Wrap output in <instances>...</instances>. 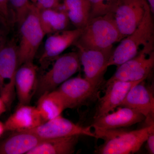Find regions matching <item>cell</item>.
Returning a JSON list of instances; mask_svg holds the SVG:
<instances>
[{"label":"cell","mask_w":154,"mask_h":154,"mask_svg":"<svg viewBox=\"0 0 154 154\" xmlns=\"http://www.w3.org/2000/svg\"><path fill=\"white\" fill-rule=\"evenodd\" d=\"M55 59L51 68L37 80L35 94L38 98L55 91L79 70L81 63L78 51L65 54Z\"/></svg>","instance_id":"5b68a950"},{"label":"cell","mask_w":154,"mask_h":154,"mask_svg":"<svg viewBox=\"0 0 154 154\" xmlns=\"http://www.w3.org/2000/svg\"><path fill=\"white\" fill-rule=\"evenodd\" d=\"M80 63L84 68L85 78L91 82L101 86L108 67L107 63L113 50L87 49L76 47Z\"/></svg>","instance_id":"8fae6325"},{"label":"cell","mask_w":154,"mask_h":154,"mask_svg":"<svg viewBox=\"0 0 154 154\" xmlns=\"http://www.w3.org/2000/svg\"><path fill=\"white\" fill-rule=\"evenodd\" d=\"M37 67L33 62L25 63L18 67L15 78V88L19 105H29L37 87Z\"/></svg>","instance_id":"5bb4252c"},{"label":"cell","mask_w":154,"mask_h":154,"mask_svg":"<svg viewBox=\"0 0 154 154\" xmlns=\"http://www.w3.org/2000/svg\"><path fill=\"white\" fill-rule=\"evenodd\" d=\"M144 120L142 114L129 107H122L112 113L94 119L91 126L94 130L116 129L131 126Z\"/></svg>","instance_id":"9a60e30c"},{"label":"cell","mask_w":154,"mask_h":154,"mask_svg":"<svg viewBox=\"0 0 154 154\" xmlns=\"http://www.w3.org/2000/svg\"><path fill=\"white\" fill-rule=\"evenodd\" d=\"M61 8L75 28L86 27L91 14V6L88 0H63Z\"/></svg>","instance_id":"44dd1931"},{"label":"cell","mask_w":154,"mask_h":154,"mask_svg":"<svg viewBox=\"0 0 154 154\" xmlns=\"http://www.w3.org/2000/svg\"><path fill=\"white\" fill-rule=\"evenodd\" d=\"M92 128L91 125L84 127L75 124L60 115L33 129L20 131L32 133L42 139L75 135L87 136L96 138L95 134L92 131Z\"/></svg>","instance_id":"9c48e42d"},{"label":"cell","mask_w":154,"mask_h":154,"mask_svg":"<svg viewBox=\"0 0 154 154\" xmlns=\"http://www.w3.org/2000/svg\"><path fill=\"white\" fill-rule=\"evenodd\" d=\"M17 23L19 27V42L17 49L19 66L25 63L33 62L45 34L35 4L30 5Z\"/></svg>","instance_id":"277c9868"},{"label":"cell","mask_w":154,"mask_h":154,"mask_svg":"<svg viewBox=\"0 0 154 154\" xmlns=\"http://www.w3.org/2000/svg\"><path fill=\"white\" fill-rule=\"evenodd\" d=\"M148 6L146 0H119L114 16L122 39L136 29Z\"/></svg>","instance_id":"30bf717a"},{"label":"cell","mask_w":154,"mask_h":154,"mask_svg":"<svg viewBox=\"0 0 154 154\" xmlns=\"http://www.w3.org/2000/svg\"><path fill=\"white\" fill-rule=\"evenodd\" d=\"M7 105L2 98L0 97V116L5 113L7 110Z\"/></svg>","instance_id":"f1b7e54d"},{"label":"cell","mask_w":154,"mask_h":154,"mask_svg":"<svg viewBox=\"0 0 154 154\" xmlns=\"http://www.w3.org/2000/svg\"><path fill=\"white\" fill-rule=\"evenodd\" d=\"M91 6V17L114 13L119 0H88Z\"/></svg>","instance_id":"603a6c76"},{"label":"cell","mask_w":154,"mask_h":154,"mask_svg":"<svg viewBox=\"0 0 154 154\" xmlns=\"http://www.w3.org/2000/svg\"><path fill=\"white\" fill-rule=\"evenodd\" d=\"M154 26L149 6L146 9L141 22L131 34L122 39L113 50L107 66H118L137 55L145 48L154 46Z\"/></svg>","instance_id":"3957f363"},{"label":"cell","mask_w":154,"mask_h":154,"mask_svg":"<svg viewBox=\"0 0 154 154\" xmlns=\"http://www.w3.org/2000/svg\"><path fill=\"white\" fill-rule=\"evenodd\" d=\"M36 107L45 122L61 115L66 109L63 99L57 90L40 96Z\"/></svg>","instance_id":"7402d4cb"},{"label":"cell","mask_w":154,"mask_h":154,"mask_svg":"<svg viewBox=\"0 0 154 154\" xmlns=\"http://www.w3.org/2000/svg\"><path fill=\"white\" fill-rule=\"evenodd\" d=\"M15 132L0 144V154H27L44 140L28 131Z\"/></svg>","instance_id":"ac0fdd59"},{"label":"cell","mask_w":154,"mask_h":154,"mask_svg":"<svg viewBox=\"0 0 154 154\" xmlns=\"http://www.w3.org/2000/svg\"><path fill=\"white\" fill-rule=\"evenodd\" d=\"M36 0H9L14 21L18 22L32 4H36Z\"/></svg>","instance_id":"cb8c5ba5"},{"label":"cell","mask_w":154,"mask_h":154,"mask_svg":"<svg viewBox=\"0 0 154 154\" xmlns=\"http://www.w3.org/2000/svg\"><path fill=\"white\" fill-rule=\"evenodd\" d=\"M45 122L36 107L19 105L4 124L6 131H18L33 129Z\"/></svg>","instance_id":"e0dca14e"},{"label":"cell","mask_w":154,"mask_h":154,"mask_svg":"<svg viewBox=\"0 0 154 154\" xmlns=\"http://www.w3.org/2000/svg\"><path fill=\"white\" fill-rule=\"evenodd\" d=\"M146 1L149 6L151 12L152 14L153 15L154 14V0H146Z\"/></svg>","instance_id":"f546056e"},{"label":"cell","mask_w":154,"mask_h":154,"mask_svg":"<svg viewBox=\"0 0 154 154\" xmlns=\"http://www.w3.org/2000/svg\"><path fill=\"white\" fill-rule=\"evenodd\" d=\"M142 81L127 82L114 81L106 84L105 95L99 99L94 119L106 115L120 106L133 86Z\"/></svg>","instance_id":"4fadbf2b"},{"label":"cell","mask_w":154,"mask_h":154,"mask_svg":"<svg viewBox=\"0 0 154 154\" xmlns=\"http://www.w3.org/2000/svg\"><path fill=\"white\" fill-rule=\"evenodd\" d=\"M144 81L133 86L120 106L129 107L142 114L149 125L154 122V98L152 89L146 85Z\"/></svg>","instance_id":"7c38bea8"},{"label":"cell","mask_w":154,"mask_h":154,"mask_svg":"<svg viewBox=\"0 0 154 154\" xmlns=\"http://www.w3.org/2000/svg\"><path fill=\"white\" fill-rule=\"evenodd\" d=\"M154 66V46L145 48L134 57L118 66L115 73L106 84L114 81H144L150 74Z\"/></svg>","instance_id":"8992f818"},{"label":"cell","mask_w":154,"mask_h":154,"mask_svg":"<svg viewBox=\"0 0 154 154\" xmlns=\"http://www.w3.org/2000/svg\"><path fill=\"white\" fill-rule=\"evenodd\" d=\"M0 16L5 19L7 22L10 19L9 0H0Z\"/></svg>","instance_id":"484cf974"},{"label":"cell","mask_w":154,"mask_h":154,"mask_svg":"<svg viewBox=\"0 0 154 154\" xmlns=\"http://www.w3.org/2000/svg\"><path fill=\"white\" fill-rule=\"evenodd\" d=\"M62 0H36L35 5L38 10L60 8L62 5Z\"/></svg>","instance_id":"d4e9b609"},{"label":"cell","mask_w":154,"mask_h":154,"mask_svg":"<svg viewBox=\"0 0 154 154\" xmlns=\"http://www.w3.org/2000/svg\"><path fill=\"white\" fill-rule=\"evenodd\" d=\"M122 39L114 13L91 18L73 45L87 49L105 50Z\"/></svg>","instance_id":"7a4b0ae2"},{"label":"cell","mask_w":154,"mask_h":154,"mask_svg":"<svg viewBox=\"0 0 154 154\" xmlns=\"http://www.w3.org/2000/svg\"><path fill=\"white\" fill-rule=\"evenodd\" d=\"M80 136L44 139L27 154H71L74 153Z\"/></svg>","instance_id":"d6986e66"},{"label":"cell","mask_w":154,"mask_h":154,"mask_svg":"<svg viewBox=\"0 0 154 154\" xmlns=\"http://www.w3.org/2000/svg\"><path fill=\"white\" fill-rule=\"evenodd\" d=\"M146 148L149 153L154 154V131H152L149 135L146 140Z\"/></svg>","instance_id":"4316f807"},{"label":"cell","mask_w":154,"mask_h":154,"mask_svg":"<svg viewBox=\"0 0 154 154\" xmlns=\"http://www.w3.org/2000/svg\"><path fill=\"white\" fill-rule=\"evenodd\" d=\"M83 29L75 28L50 34L45 42L40 57L42 63L56 59L70 46L73 45L82 32Z\"/></svg>","instance_id":"2e32d148"},{"label":"cell","mask_w":154,"mask_h":154,"mask_svg":"<svg viewBox=\"0 0 154 154\" xmlns=\"http://www.w3.org/2000/svg\"><path fill=\"white\" fill-rule=\"evenodd\" d=\"M38 17L45 35L67 30L70 24L66 13L61 7L38 10Z\"/></svg>","instance_id":"ffe728a7"},{"label":"cell","mask_w":154,"mask_h":154,"mask_svg":"<svg viewBox=\"0 0 154 154\" xmlns=\"http://www.w3.org/2000/svg\"><path fill=\"white\" fill-rule=\"evenodd\" d=\"M2 19H4V18H3L2 16H0V20ZM6 21V20H3V21H2V22H0V25L2 24L4 22H7V21ZM3 26H4V25H3ZM3 26H2L1 27L0 26V48L5 43L4 42V39H3L4 38L3 37H4V31L3 30V29H2V28H3Z\"/></svg>","instance_id":"83f0119b"},{"label":"cell","mask_w":154,"mask_h":154,"mask_svg":"<svg viewBox=\"0 0 154 154\" xmlns=\"http://www.w3.org/2000/svg\"><path fill=\"white\" fill-rule=\"evenodd\" d=\"M19 66L17 44L13 40L5 42L0 48V87L1 97L7 106L14 99L15 75Z\"/></svg>","instance_id":"52a82bcc"},{"label":"cell","mask_w":154,"mask_h":154,"mask_svg":"<svg viewBox=\"0 0 154 154\" xmlns=\"http://www.w3.org/2000/svg\"><path fill=\"white\" fill-rule=\"evenodd\" d=\"M100 86L80 76L69 79L56 89L60 94L66 109L80 107L98 97Z\"/></svg>","instance_id":"ba28073f"},{"label":"cell","mask_w":154,"mask_h":154,"mask_svg":"<svg viewBox=\"0 0 154 154\" xmlns=\"http://www.w3.org/2000/svg\"><path fill=\"white\" fill-rule=\"evenodd\" d=\"M5 128L4 123L0 121V137L2 135L4 132L5 131Z\"/></svg>","instance_id":"4dcf8cb0"},{"label":"cell","mask_w":154,"mask_h":154,"mask_svg":"<svg viewBox=\"0 0 154 154\" xmlns=\"http://www.w3.org/2000/svg\"><path fill=\"white\" fill-rule=\"evenodd\" d=\"M154 125L140 129L127 131L118 129L94 130L97 139H102L104 143L99 146L95 153L99 154H129L138 151L152 131Z\"/></svg>","instance_id":"6da1fadb"}]
</instances>
